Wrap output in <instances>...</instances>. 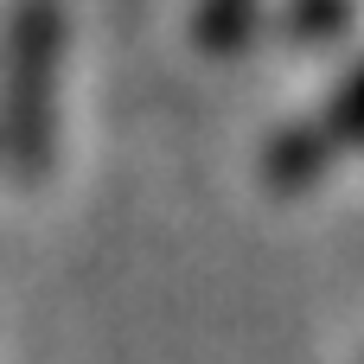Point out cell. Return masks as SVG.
I'll return each mask as SVG.
<instances>
[{
  "label": "cell",
  "mask_w": 364,
  "mask_h": 364,
  "mask_svg": "<svg viewBox=\"0 0 364 364\" xmlns=\"http://www.w3.org/2000/svg\"><path fill=\"white\" fill-rule=\"evenodd\" d=\"M58 58V26L45 6H32V19L19 26V90H13V134L26 141V154L38 160V141H45V122H51V70Z\"/></svg>",
  "instance_id": "obj_1"
},
{
  "label": "cell",
  "mask_w": 364,
  "mask_h": 364,
  "mask_svg": "<svg viewBox=\"0 0 364 364\" xmlns=\"http://www.w3.org/2000/svg\"><path fill=\"white\" fill-rule=\"evenodd\" d=\"M346 147H364V77L326 109L320 128H307L301 141H288V147L275 154V166H282V173H307V166H320V160H333V154H346Z\"/></svg>",
  "instance_id": "obj_2"
},
{
  "label": "cell",
  "mask_w": 364,
  "mask_h": 364,
  "mask_svg": "<svg viewBox=\"0 0 364 364\" xmlns=\"http://www.w3.org/2000/svg\"><path fill=\"white\" fill-rule=\"evenodd\" d=\"M250 13H256V0H205V6H198L205 45H237V38L250 32Z\"/></svg>",
  "instance_id": "obj_3"
}]
</instances>
